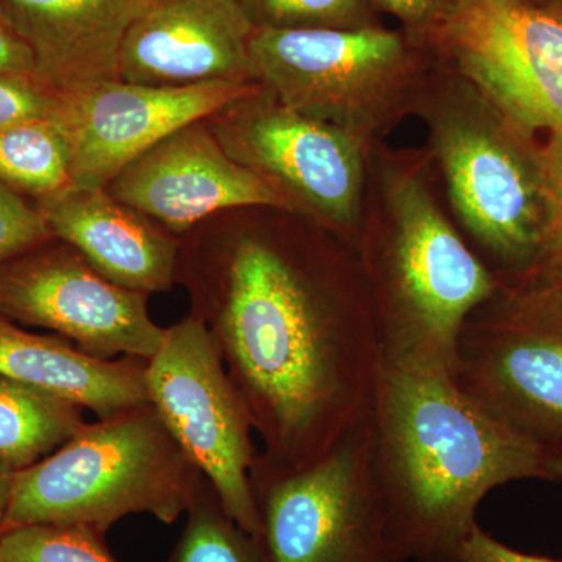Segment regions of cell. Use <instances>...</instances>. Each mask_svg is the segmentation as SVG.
<instances>
[{"instance_id":"cell-7","label":"cell","mask_w":562,"mask_h":562,"mask_svg":"<svg viewBox=\"0 0 562 562\" xmlns=\"http://www.w3.org/2000/svg\"><path fill=\"white\" fill-rule=\"evenodd\" d=\"M371 413L306 468L255 458L251 491L268 562H408L372 471Z\"/></svg>"},{"instance_id":"cell-20","label":"cell","mask_w":562,"mask_h":562,"mask_svg":"<svg viewBox=\"0 0 562 562\" xmlns=\"http://www.w3.org/2000/svg\"><path fill=\"white\" fill-rule=\"evenodd\" d=\"M0 183L41 199L69 190V140L54 117L0 127Z\"/></svg>"},{"instance_id":"cell-11","label":"cell","mask_w":562,"mask_h":562,"mask_svg":"<svg viewBox=\"0 0 562 562\" xmlns=\"http://www.w3.org/2000/svg\"><path fill=\"white\" fill-rule=\"evenodd\" d=\"M427 47L528 132L562 131V22L539 0H458Z\"/></svg>"},{"instance_id":"cell-3","label":"cell","mask_w":562,"mask_h":562,"mask_svg":"<svg viewBox=\"0 0 562 562\" xmlns=\"http://www.w3.org/2000/svg\"><path fill=\"white\" fill-rule=\"evenodd\" d=\"M384 368L450 373L465 321L501 286L419 172H383L382 213L358 239Z\"/></svg>"},{"instance_id":"cell-33","label":"cell","mask_w":562,"mask_h":562,"mask_svg":"<svg viewBox=\"0 0 562 562\" xmlns=\"http://www.w3.org/2000/svg\"><path fill=\"white\" fill-rule=\"evenodd\" d=\"M562 22V0H539Z\"/></svg>"},{"instance_id":"cell-31","label":"cell","mask_w":562,"mask_h":562,"mask_svg":"<svg viewBox=\"0 0 562 562\" xmlns=\"http://www.w3.org/2000/svg\"><path fill=\"white\" fill-rule=\"evenodd\" d=\"M530 273H539V276L557 281V283H560L562 286V255L561 257L550 258V260L541 262V265ZM530 273H528V276H530Z\"/></svg>"},{"instance_id":"cell-13","label":"cell","mask_w":562,"mask_h":562,"mask_svg":"<svg viewBox=\"0 0 562 562\" xmlns=\"http://www.w3.org/2000/svg\"><path fill=\"white\" fill-rule=\"evenodd\" d=\"M257 85L211 81L161 88L109 80L60 92L54 120L69 140V190L109 187L122 169L160 140L210 120Z\"/></svg>"},{"instance_id":"cell-24","label":"cell","mask_w":562,"mask_h":562,"mask_svg":"<svg viewBox=\"0 0 562 562\" xmlns=\"http://www.w3.org/2000/svg\"><path fill=\"white\" fill-rule=\"evenodd\" d=\"M54 238L43 214L0 183V265Z\"/></svg>"},{"instance_id":"cell-9","label":"cell","mask_w":562,"mask_h":562,"mask_svg":"<svg viewBox=\"0 0 562 562\" xmlns=\"http://www.w3.org/2000/svg\"><path fill=\"white\" fill-rule=\"evenodd\" d=\"M147 397L172 438L216 491L225 513L258 538L260 516L251 491L255 431L220 347L199 314L165 328L147 360Z\"/></svg>"},{"instance_id":"cell-29","label":"cell","mask_w":562,"mask_h":562,"mask_svg":"<svg viewBox=\"0 0 562 562\" xmlns=\"http://www.w3.org/2000/svg\"><path fill=\"white\" fill-rule=\"evenodd\" d=\"M0 74L36 76L32 50L3 16L2 10H0Z\"/></svg>"},{"instance_id":"cell-30","label":"cell","mask_w":562,"mask_h":562,"mask_svg":"<svg viewBox=\"0 0 562 562\" xmlns=\"http://www.w3.org/2000/svg\"><path fill=\"white\" fill-rule=\"evenodd\" d=\"M14 473L16 472L7 462L0 460V536L5 530V519L7 513H9Z\"/></svg>"},{"instance_id":"cell-32","label":"cell","mask_w":562,"mask_h":562,"mask_svg":"<svg viewBox=\"0 0 562 562\" xmlns=\"http://www.w3.org/2000/svg\"><path fill=\"white\" fill-rule=\"evenodd\" d=\"M546 479L562 482V453L550 454L546 461Z\"/></svg>"},{"instance_id":"cell-10","label":"cell","mask_w":562,"mask_h":562,"mask_svg":"<svg viewBox=\"0 0 562 562\" xmlns=\"http://www.w3.org/2000/svg\"><path fill=\"white\" fill-rule=\"evenodd\" d=\"M206 124L233 160L271 184L292 211L358 244L369 143L288 109L261 85Z\"/></svg>"},{"instance_id":"cell-27","label":"cell","mask_w":562,"mask_h":562,"mask_svg":"<svg viewBox=\"0 0 562 562\" xmlns=\"http://www.w3.org/2000/svg\"><path fill=\"white\" fill-rule=\"evenodd\" d=\"M542 161L552 216H550L549 236H547L539 265L562 255V131L549 133L546 139H542Z\"/></svg>"},{"instance_id":"cell-26","label":"cell","mask_w":562,"mask_h":562,"mask_svg":"<svg viewBox=\"0 0 562 562\" xmlns=\"http://www.w3.org/2000/svg\"><path fill=\"white\" fill-rule=\"evenodd\" d=\"M368 2L380 18L386 14L397 21L401 31L427 47L428 41L452 13L458 0H368Z\"/></svg>"},{"instance_id":"cell-23","label":"cell","mask_w":562,"mask_h":562,"mask_svg":"<svg viewBox=\"0 0 562 562\" xmlns=\"http://www.w3.org/2000/svg\"><path fill=\"white\" fill-rule=\"evenodd\" d=\"M0 562H120L103 532L79 525H27L0 536Z\"/></svg>"},{"instance_id":"cell-6","label":"cell","mask_w":562,"mask_h":562,"mask_svg":"<svg viewBox=\"0 0 562 562\" xmlns=\"http://www.w3.org/2000/svg\"><path fill=\"white\" fill-rule=\"evenodd\" d=\"M251 81L288 109L371 143L416 111L435 60L427 47L386 25L339 31H254Z\"/></svg>"},{"instance_id":"cell-22","label":"cell","mask_w":562,"mask_h":562,"mask_svg":"<svg viewBox=\"0 0 562 562\" xmlns=\"http://www.w3.org/2000/svg\"><path fill=\"white\" fill-rule=\"evenodd\" d=\"M254 31H314L383 24L368 0H238Z\"/></svg>"},{"instance_id":"cell-19","label":"cell","mask_w":562,"mask_h":562,"mask_svg":"<svg viewBox=\"0 0 562 562\" xmlns=\"http://www.w3.org/2000/svg\"><path fill=\"white\" fill-rule=\"evenodd\" d=\"M87 425L83 409L0 373V460L31 468Z\"/></svg>"},{"instance_id":"cell-25","label":"cell","mask_w":562,"mask_h":562,"mask_svg":"<svg viewBox=\"0 0 562 562\" xmlns=\"http://www.w3.org/2000/svg\"><path fill=\"white\" fill-rule=\"evenodd\" d=\"M60 92L40 77L0 74V127L20 122L49 120L57 113Z\"/></svg>"},{"instance_id":"cell-8","label":"cell","mask_w":562,"mask_h":562,"mask_svg":"<svg viewBox=\"0 0 562 562\" xmlns=\"http://www.w3.org/2000/svg\"><path fill=\"white\" fill-rule=\"evenodd\" d=\"M453 380L495 419L562 453V286L530 273L501 283L460 333Z\"/></svg>"},{"instance_id":"cell-28","label":"cell","mask_w":562,"mask_h":562,"mask_svg":"<svg viewBox=\"0 0 562 562\" xmlns=\"http://www.w3.org/2000/svg\"><path fill=\"white\" fill-rule=\"evenodd\" d=\"M457 562H562L550 558L536 557L514 550L492 538L479 525L469 532L461 543Z\"/></svg>"},{"instance_id":"cell-18","label":"cell","mask_w":562,"mask_h":562,"mask_svg":"<svg viewBox=\"0 0 562 562\" xmlns=\"http://www.w3.org/2000/svg\"><path fill=\"white\" fill-rule=\"evenodd\" d=\"M147 361L101 358L58 336L35 335L0 316V373L99 419L149 405Z\"/></svg>"},{"instance_id":"cell-5","label":"cell","mask_w":562,"mask_h":562,"mask_svg":"<svg viewBox=\"0 0 562 562\" xmlns=\"http://www.w3.org/2000/svg\"><path fill=\"white\" fill-rule=\"evenodd\" d=\"M202 476L149 403L85 425L55 452L14 473L3 531L79 525L105 535L132 514L171 525L187 513Z\"/></svg>"},{"instance_id":"cell-16","label":"cell","mask_w":562,"mask_h":562,"mask_svg":"<svg viewBox=\"0 0 562 562\" xmlns=\"http://www.w3.org/2000/svg\"><path fill=\"white\" fill-rule=\"evenodd\" d=\"M38 211L54 238L122 288L150 295L179 279V241L105 188L63 191L41 199Z\"/></svg>"},{"instance_id":"cell-2","label":"cell","mask_w":562,"mask_h":562,"mask_svg":"<svg viewBox=\"0 0 562 562\" xmlns=\"http://www.w3.org/2000/svg\"><path fill=\"white\" fill-rule=\"evenodd\" d=\"M371 439L392 531L417 562H457L492 490L546 479V450L484 412L450 373L383 366Z\"/></svg>"},{"instance_id":"cell-17","label":"cell","mask_w":562,"mask_h":562,"mask_svg":"<svg viewBox=\"0 0 562 562\" xmlns=\"http://www.w3.org/2000/svg\"><path fill=\"white\" fill-rule=\"evenodd\" d=\"M149 0H0L36 76L57 92L120 80L122 44Z\"/></svg>"},{"instance_id":"cell-15","label":"cell","mask_w":562,"mask_h":562,"mask_svg":"<svg viewBox=\"0 0 562 562\" xmlns=\"http://www.w3.org/2000/svg\"><path fill=\"white\" fill-rule=\"evenodd\" d=\"M251 33L238 0H149L122 44L120 80L161 88L249 83Z\"/></svg>"},{"instance_id":"cell-1","label":"cell","mask_w":562,"mask_h":562,"mask_svg":"<svg viewBox=\"0 0 562 562\" xmlns=\"http://www.w3.org/2000/svg\"><path fill=\"white\" fill-rule=\"evenodd\" d=\"M194 272L192 312L241 395L258 458L286 471L321 460L371 413L382 375L360 261L243 233Z\"/></svg>"},{"instance_id":"cell-14","label":"cell","mask_w":562,"mask_h":562,"mask_svg":"<svg viewBox=\"0 0 562 562\" xmlns=\"http://www.w3.org/2000/svg\"><path fill=\"white\" fill-rule=\"evenodd\" d=\"M105 190L171 232L190 231L205 217L241 206L292 211L271 184L233 160L206 121L160 140Z\"/></svg>"},{"instance_id":"cell-4","label":"cell","mask_w":562,"mask_h":562,"mask_svg":"<svg viewBox=\"0 0 562 562\" xmlns=\"http://www.w3.org/2000/svg\"><path fill=\"white\" fill-rule=\"evenodd\" d=\"M428 74L424 117L462 227L497 269L501 283L535 271L549 236L542 140L452 69Z\"/></svg>"},{"instance_id":"cell-21","label":"cell","mask_w":562,"mask_h":562,"mask_svg":"<svg viewBox=\"0 0 562 562\" xmlns=\"http://www.w3.org/2000/svg\"><path fill=\"white\" fill-rule=\"evenodd\" d=\"M179 542L165 562H268L260 541L225 513L209 480L202 476Z\"/></svg>"},{"instance_id":"cell-12","label":"cell","mask_w":562,"mask_h":562,"mask_svg":"<svg viewBox=\"0 0 562 562\" xmlns=\"http://www.w3.org/2000/svg\"><path fill=\"white\" fill-rule=\"evenodd\" d=\"M44 246L0 265V316L58 333L95 357L149 360L165 335L149 295L105 279L68 244Z\"/></svg>"}]
</instances>
